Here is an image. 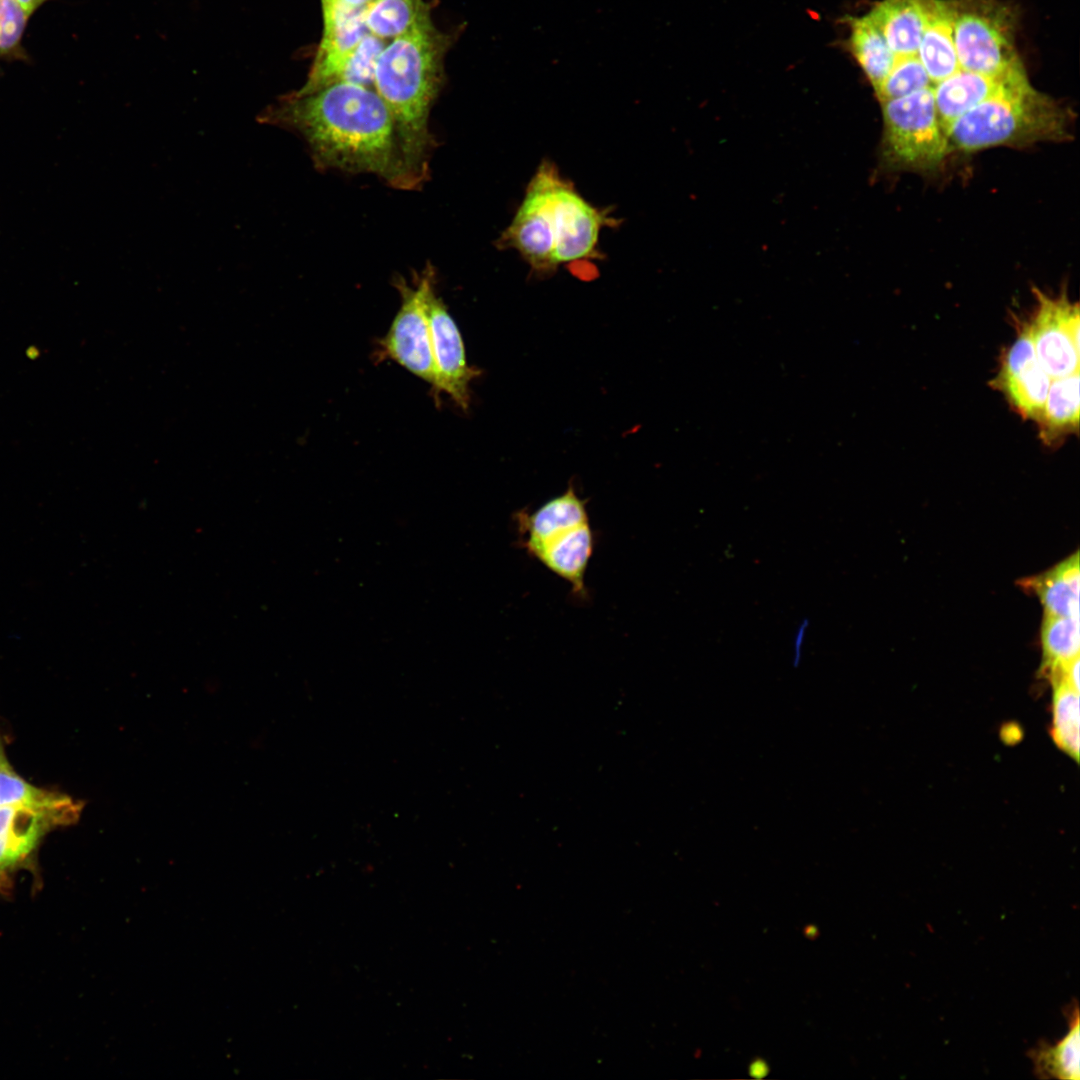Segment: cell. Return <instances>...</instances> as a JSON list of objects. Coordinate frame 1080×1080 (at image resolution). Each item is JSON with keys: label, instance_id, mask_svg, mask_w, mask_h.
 <instances>
[{"label": "cell", "instance_id": "cell-1", "mask_svg": "<svg viewBox=\"0 0 1080 1080\" xmlns=\"http://www.w3.org/2000/svg\"><path fill=\"white\" fill-rule=\"evenodd\" d=\"M282 119L302 133L319 168L372 173L401 189L417 186L403 162L393 118L373 88L337 82L296 94Z\"/></svg>", "mask_w": 1080, "mask_h": 1080}, {"label": "cell", "instance_id": "cell-2", "mask_svg": "<svg viewBox=\"0 0 1080 1080\" xmlns=\"http://www.w3.org/2000/svg\"><path fill=\"white\" fill-rule=\"evenodd\" d=\"M613 223L607 209L590 204L545 160L497 246L517 251L534 272L550 274L563 264L597 258L600 232Z\"/></svg>", "mask_w": 1080, "mask_h": 1080}, {"label": "cell", "instance_id": "cell-3", "mask_svg": "<svg viewBox=\"0 0 1080 1080\" xmlns=\"http://www.w3.org/2000/svg\"><path fill=\"white\" fill-rule=\"evenodd\" d=\"M449 43V36L429 17L387 42L375 67L373 89L393 118L403 162L416 185L427 176L434 145L428 118L443 81Z\"/></svg>", "mask_w": 1080, "mask_h": 1080}, {"label": "cell", "instance_id": "cell-4", "mask_svg": "<svg viewBox=\"0 0 1080 1080\" xmlns=\"http://www.w3.org/2000/svg\"><path fill=\"white\" fill-rule=\"evenodd\" d=\"M1070 126L1069 112L1025 78L956 119L946 136L951 151L970 153L1066 141Z\"/></svg>", "mask_w": 1080, "mask_h": 1080}, {"label": "cell", "instance_id": "cell-5", "mask_svg": "<svg viewBox=\"0 0 1080 1080\" xmlns=\"http://www.w3.org/2000/svg\"><path fill=\"white\" fill-rule=\"evenodd\" d=\"M880 104L883 163L895 170L926 173L937 169L951 150L938 117L933 85Z\"/></svg>", "mask_w": 1080, "mask_h": 1080}, {"label": "cell", "instance_id": "cell-6", "mask_svg": "<svg viewBox=\"0 0 1080 1080\" xmlns=\"http://www.w3.org/2000/svg\"><path fill=\"white\" fill-rule=\"evenodd\" d=\"M1016 15L1001 0H955L954 42L961 69L1001 75L1022 66Z\"/></svg>", "mask_w": 1080, "mask_h": 1080}, {"label": "cell", "instance_id": "cell-7", "mask_svg": "<svg viewBox=\"0 0 1080 1080\" xmlns=\"http://www.w3.org/2000/svg\"><path fill=\"white\" fill-rule=\"evenodd\" d=\"M395 287L401 296V305L389 330L379 342V353L407 369L413 375L431 385L436 384V371L432 354L427 300L435 284V272L428 264L413 284L398 277Z\"/></svg>", "mask_w": 1080, "mask_h": 1080}, {"label": "cell", "instance_id": "cell-8", "mask_svg": "<svg viewBox=\"0 0 1080 1080\" xmlns=\"http://www.w3.org/2000/svg\"><path fill=\"white\" fill-rule=\"evenodd\" d=\"M1033 291L1036 305L1025 323L1041 366L1052 379L1079 371V304L1065 292L1051 296Z\"/></svg>", "mask_w": 1080, "mask_h": 1080}, {"label": "cell", "instance_id": "cell-9", "mask_svg": "<svg viewBox=\"0 0 1080 1080\" xmlns=\"http://www.w3.org/2000/svg\"><path fill=\"white\" fill-rule=\"evenodd\" d=\"M84 809L48 810L0 806V893L8 895L14 875L28 870L37 876V853L45 836L79 821Z\"/></svg>", "mask_w": 1080, "mask_h": 1080}, {"label": "cell", "instance_id": "cell-10", "mask_svg": "<svg viewBox=\"0 0 1080 1080\" xmlns=\"http://www.w3.org/2000/svg\"><path fill=\"white\" fill-rule=\"evenodd\" d=\"M1051 381L1038 360L1025 321L1020 322L1016 339L1001 354L997 373L990 382L992 388L1019 416L1035 422Z\"/></svg>", "mask_w": 1080, "mask_h": 1080}, {"label": "cell", "instance_id": "cell-11", "mask_svg": "<svg viewBox=\"0 0 1080 1080\" xmlns=\"http://www.w3.org/2000/svg\"><path fill=\"white\" fill-rule=\"evenodd\" d=\"M436 384L433 393H445L463 410L470 402V382L480 371L467 363L461 333L443 300L431 291L427 300Z\"/></svg>", "mask_w": 1080, "mask_h": 1080}, {"label": "cell", "instance_id": "cell-12", "mask_svg": "<svg viewBox=\"0 0 1080 1080\" xmlns=\"http://www.w3.org/2000/svg\"><path fill=\"white\" fill-rule=\"evenodd\" d=\"M1025 78L1027 75L1023 65L1001 75H985L959 68L934 84L935 106L945 133L956 119Z\"/></svg>", "mask_w": 1080, "mask_h": 1080}, {"label": "cell", "instance_id": "cell-13", "mask_svg": "<svg viewBox=\"0 0 1080 1080\" xmlns=\"http://www.w3.org/2000/svg\"><path fill=\"white\" fill-rule=\"evenodd\" d=\"M594 545V532L590 522H586L522 548L547 569L566 580L576 596L584 598L587 595L584 576Z\"/></svg>", "mask_w": 1080, "mask_h": 1080}, {"label": "cell", "instance_id": "cell-14", "mask_svg": "<svg viewBox=\"0 0 1080 1080\" xmlns=\"http://www.w3.org/2000/svg\"><path fill=\"white\" fill-rule=\"evenodd\" d=\"M924 7L917 56L934 85L960 68L954 42L955 0H924Z\"/></svg>", "mask_w": 1080, "mask_h": 1080}, {"label": "cell", "instance_id": "cell-15", "mask_svg": "<svg viewBox=\"0 0 1080 1080\" xmlns=\"http://www.w3.org/2000/svg\"><path fill=\"white\" fill-rule=\"evenodd\" d=\"M586 500L581 499L574 488H569L561 495L550 499L537 510H521L514 514L518 531V544L543 540L557 532L589 522Z\"/></svg>", "mask_w": 1080, "mask_h": 1080}, {"label": "cell", "instance_id": "cell-16", "mask_svg": "<svg viewBox=\"0 0 1080 1080\" xmlns=\"http://www.w3.org/2000/svg\"><path fill=\"white\" fill-rule=\"evenodd\" d=\"M867 14L897 57L917 55L925 24L924 0H880Z\"/></svg>", "mask_w": 1080, "mask_h": 1080}, {"label": "cell", "instance_id": "cell-17", "mask_svg": "<svg viewBox=\"0 0 1080 1080\" xmlns=\"http://www.w3.org/2000/svg\"><path fill=\"white\" fill-rule=\"evenodd\" d=\"M386 44V41L368 33L340 57L312 68L306 84L297 94H307L337 82L373 88L376 63Z\"/></svg>", "mask_w": 1080, "mask_h": 1080}, {"label": "cell", "instance_id": "cell-18", "mask_svg": "<svg viewBox=\"0 0 1080 1080\" xmlns=\"http://www.w3.org/2000/svg\"><path fill=\"white\" fill-rule=\"evenodd\" d=\"M1079 371L1054 378L1036 419L1040 440L1054 446L1079 431Z\"/></svg>", "mask_w": 1080, "mask_h": 1080}, {"label": "cell", "instance_id": "cell-19", "mask_svg": "<svg viewBox=\"0 0 1080 1080\" xmlns=\"http://www.w3.org/2000/svg\"><path fill=\"white\" fill-rule=\"evenodd\" d=\"M323 33L312 68L326 65L356 46L369 32L365 7H350L337 0H321Z\"/></svg>", "mask_w": 1080, "mask_h": 1080}, {"label": "cell", "instance_id": "cell-20", "mask_svg": "<svg viewBox=\"0 0 1080 1080\" xmlns=\"http://www.w3.org/2000/svg\"><path fill=\"white\" fill-rule=\"evenodd\" d=\"M845 23L849 28L848 50L875 91L892 69L897 56L868 14L846 16Z\"/></svg>", "mask_w": 1080, "mask_h": 1080}, {"label": "cell", "instance_id": "cell-21", "mask_svg": "<svg viewBox=\"0 0 1080 1080\" xmlns=\"http://www.w3.org/2000/svg\"><path fill=\"white\" fill-rule=\"evenodd\" d=\"M1076 552L1026 585L1038 595L1044 615L1079 618L1080 572Z\"/></svg>", "mask_w": 1080, "mask_h": 1080}, {"label": "cell", "instance_id": "cell-22", "mask_svg": "<svg viewBox=\"0 0 1080 1080\" xmlns=\"http://www.w3.org/2000/svg\"><path fill=\"white\" fill-rule=\"evenodd\" d=\"M431 17L423 0H374L365 6L368 32L386 42L402 36Z\"/></svg>", "mask_w": 1080, "mask_h": 1080}, {"label": "cell", "instance_id": "cell-23", "mask_svg": "<svg viewBox=\"0 0 1080 1080\" xmlns=\"http://www.w3.org/2000/svg\"><path fill=\"white\" fill-rule=\"evenodd\" d=\"M1079 1012L1075 1005L1066 1035L1055 1044H1040L1030 1053L1035 1073L1041 1078L1080 1079Z\"/></svg>", "mask_w": 1080, "mask_h": 1080}, {"label": "cell", "instance_id": "cell-24", "mask_svg": "<svg viewBox=\"0 0 1080 1080\" xmlns=\"http://www.w3.org/2000/svg\"><path fill=\"white\" fill-rule=\"evenodd\" d=\"M14 805L48 810L84 809L83 801L35 786L9 764L0 768V806Z\"/></svg>", "mask_w": 1080, "mask_h": 1080}, {"label": "cell", "instance_id": "cell-25", "mask_svg": "<svg viewBox=\"0 0 1080 1080\" xmlns=\"http://www.w3.org/2000/svg\"><path fill=\"white\" fill-rule=\"evenodd\" d=\"M1053 685L1052 729L1055 744L1075 761L1079 759V691L1062 679Z\"/></svg>", "mask_w": 1080, "mask_h": 1080}, {"label": "cell", "instance_id": "cell-26", "mask_svg": "<svg viewBox=\"0 0 1080 1080\" xmlns=\"http://www.w3.org/2000/svg\"><path fill=\"white\" fill-rule=\"evenodd\" d=\"M1041 646L1045 673L1079 657V618L1044 615Z\"/></svg>", "mask_w": 1080, "mask_h": 1080}, {"label": "cell", "instance_id": "cell-27", "mask_svg": "<svg viewBox=\"0 0 1080 1080\" xmlns=\"http://www.w3.org/2000/svg\"><path fill=\"white\" fill-rule=\"evenodd\" d=\"M31 16L16 0H0V60L32 62L23 45Z\"/></svg>", "mask_w": 1080, "mask_h": 1080}, {"label": "cell", "instance_id": "cell-28", "mask_svg": "<svg viewBox=\"0 0 1080 1080\" xmlns=\"http://www.w3.org/2000/svg\"><path fill=\"white\" fill-rule=\"evenodd\" d=\"M917 55L897 57L892 69L875 90L879 102L901 98L932 86Z\"/></svg>", "mask_w": 1080, "mask_h": 1080}, {"label": "cell", "instance_id": "cell-29", "mask_svg": "<svg viewBox=\"0 0 1080 1080\" xmlns=\"http://www.w3.org/2000/svg\"><path fill=\"white\" fill-rule=\"evenodd\" d=\"M808 627H809V620L808 619H803L802 622L799 623V625H798V627H797V629L795 631L794 641H793V659H792V664H793L794 667H797L801 662L802 650H803L804 640H805V637H806V631H807Z\"/></svg>", "mask_w": 1080, "mask_h": 1080}, {"label": "cell", "instance_id": "cell-30", "mask_svg": "<svg viewBox=\"0 0 1080 1080\" xmlns=\"http://www.w3.org/2000/svg\"><path fill=\"white\" fill-rule=\"evenodd\" d=\"M749 1071L753 1077H764L768 1072V1067L764 1061L758 1059L751 1063Z\"/></svg>", "mask_w": 1080, "mask_h": 1080}, {"label": "cell", "instance_id": "cell-31", "mask_svg": "<svg viewBox=\"0 0 1080 1080\" xmlns=\"http://www.w3.org/2000/svg\"><path fill=\"white\" fill-rule=\"evenodd\" d=\"M32 15L45 3L51 0H16Z\"/></svg>", "mask_w": 1080, "mask_h": 1080}, {"label": "cell", "instance_id": "cell-32", "mask_svg": "<svg viewBox=\"0 0 1080 1080\" xmlns=\"http://www.w3.org/2000/svg\"><path fill=\"white\" fill-rule=\"evenodd\" d=\"M337 1H339L340 3H342L344 5L358 8V7H365L374 0H337Z\"/></svg>", "mask_w": 1080, "mask_h": 1080}, {"label": "cell", "instance_id": "cell-33", "mask_svg": "<svg viewBox=\"0 0 1080 1080\" xmlns=\"http://www.w3.org/2000/svg\"><path fill=\"white\" fill-rule=\"evenodd\" d=\"M8 758L5 754L2 738L0 736V768L9 765Z\"/></svg>", "mask_w": 1080, "mask_h": 1080}, {"label": "cell", "instance_id": "cell-34", "mask_svg": "<svg viewBox=\"0 0 1080 1080\" xmlns=\"http://www.w3.org/2000/svg\"><path fill=\"white\" fill-rule=\"evenodd\" d=\"M816 931H817V929H816L815 927H807V928H806V935H807V937H808V936H809V937H810V936H816Z\"/></svg>", "mask_w": 1080, "mask_h": 1080}]
</instances>
